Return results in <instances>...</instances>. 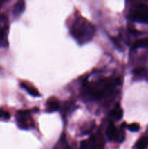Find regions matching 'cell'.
<instances>
[{
  "mask_svg": "<svg viewBox=\"0 0 148 149\" xmlns=\"http://www.w3.org/2000/svg\"><path fill=\"white\" fill-rule=\"evenodd\" d=\"M117 132L118 129L115 127V126L113 123H110L107 128L106 135H107L109 140H110V141H115L116 135H117Z\"/></svg>",
  "mask_w": 148,
  "mask_h": 149,
  "instance_id": "cell-7",
  "label": "cell"
},
{
  "mask_svg": "<svg viewBox=\"0 0 148 149\" xmlns=\"http://www.w3.org/2000/svg\"><path fill=\"white\" fill-rule=\"evenodd\" d=\"M123 114V112L121 107H120L118 104H117L114 108H113V110H112L111 113H110V116H111V118L113 120L118 121L122 119Z\"/></svg>",
  "mask_w": 148,
  "mask_h": 149,
  "instance_id": "cell-5",
  "label": "cell"
},
{
  "mask_svg": "<svg viewBox=\"0 0 148 149\" xmlns=\"http://www.w3.org/2000/svg\"><path fill=\"white\" fill-rule=\"evenodd\" d=\"M94 149H102V148H94Z\"/></svg>",
  "mask_w": 148,
  "mask_h": 149,
  "instance_id": "cell-15",
  "label": "cell"
},
{
  "mask_svg": "<svg viewBox=\"0 0 148 149\" xmlns=\"http://www.w3.org/2000/svg\"><path fill=\"white\" fill-rule=\"evenodd\" d=\"M20 86H21L22 88H23L25 90H26L27 93H28L29 95H30L31 96H33V97H39V96L41 95L37 89L35 88L33 86L30 85L28 83L21 82L20 83Z\"/></svg>",
  "mask_w": 148,
  "mask_h": 149,
  "instance_id": "cell-4",
  "label": "cell"
},
{
  "mask_svg": "<svg viewBox=\"0 0 148 149\" xmlns=\"http://www.w3.org/2000/svg\"><path fill=\"white\" fill-rule=\"evenodd\" d=\"M143 1H146V2H148V0H143Z\"/></svg>",
  "mask_w": 148,
  "mask_h": 149,
  "instance_id": "cell-14",
  "label": "cell"
},
{
  "mask_svg": "<svg viewBox=\"0 0 148 149\" xmlns=\"http://www.w3.org/2000/svg\"><path fill=\"white\" fill-rule=\"evenodd\" d=\"M124 139H125L124 131H123L122 129L118 130L117 135H116L115 141L118 143H122L123 141H124Z\"/></svg>",
  "mask_w": 148,
  "mask_h": 149,
  "instance_id": "cell-10",
  "label": "cell"
},
{
  "mask_svg": "<svg viewBox=\"0 0 148 149\" xmlns=\"http://www.w3.org/2000/svg\"><path fill=\"white\" fill-rule=\"evenodd\" d=\"M59 108V100L55 97H49L46 101V111L49 113H52L56 111H57Z\"/></svg>",
  "mask_w": 148,
  "mask_h": 149,
  "instance_id": "cell-3",
  "label": "cell"
},
{
  "mask_svg": "<svg viewBox=\"0 0 148 149\" xmlns=\"http://www.w3.org/2000/svg\"><path fill=\"white\" fill-rule=\"evenodd\" d=\"M148 46V39H142L140 40H138L137 42L133 44V47H146Z\"/></svg>",
  "mask_w": 148,
  "mask_h": 149,
  "instance_id": "cell-9",
  "label": "cell"
},
{
  "mask_svg": "<svg viewBox=\"0 0 148 149\" xmlns=\"http://www.w3.org/2000/svg\"><path fill=\"white\" fill-rule=\"evenodd\" d=\"M17 126L23 130H28L33 126V122L28 111H19L16 115Z\"/></svg>",
  "mask_w": 148,
  "mask_h": 149,
  "instance_id": "cell-2",
  "label": "cell"
},
{
  "mask_svg": "<svg viewBox=\"0 0 148 149\" xmlns=\"http://www.w3.org/2000/svg\"><path fill=\"white\" fill-rule=\"evenodd\" d=\"M148 146L147 137H142L136 142L135 147L137 149H145Z\"/></svg>",
  "mask_w": 148,
  "mask_h": 149,
  "instance_id": "cell-8",
  "label": "cell"
},
{
  "mask_svg": "<svg viewBox=\"0 0 148 149\" xmlns=\"http://www.w3.org/2000/svg\"><path fill=\"white\" fill-rule=\"evenodd\" d=\"M93 140L89 139V140H86V141H83L81 143V147L82 149H86L89 148V146H91V143H92Z\"/></svg>",
  "mask_w": 148,
  "mask_h": 149,
  "instance_id": "cell-13",
  "label": "cell"
},
{
  "mask_svg": "<svg viewBox=\"0 0 148 149\" xmlns=\"http://www.w3.org/2000/svg\"><path fill=\"white\" fill-rule=\"evenodd\" d=\"M10 118V114L8 111L0 109V119L3 120H8Z\"/></svg>",
  "mask_w": 148,
  "mask_h": 149,
  "instance_id": "cell-11",
  "label": "cell"
},
{
  "mask_svg": "<svg viewBox=\"0 0 148 149\" xmlns=\"http://www.w3.org/2000/svg\"><path fill=\"white\" fill-rule=\"evenodd\" d=\"M71 33L78 43L83 45L92 40L95 34V27L84 17H78L71 26Z\"/></svg>",
  "mask_w": 148,
  "mask_h": 149,
  "instance_id": "cell-1",
  "label": "cell"
},
{
  "mask_svg": "<svg viewBox=\"0 0 148 149\" xmlns=\"http://www.w3.org/2000/svg\"><path fill=\"white\" fill-rule=\"evenodd\" d=\"M127 128L131 132H138L140 129V126L137 123H132L128 125Z\"/></svg>",
  "mask_w": 148,
  "mask_h": 149,
  "instance_id": "cell-12",
  "label": "cell"
},
{
  "mask_svg": "<svg viewBox=\"0 0 148 149\" xmlns=\"http://www.w3.org/2000/svg\"><path fill=\"white\" fill-rule=\"evenodd\" d=\"M26 8V3L24 0H18L15 4L13 8V13L15 16H18L21 15L24 12Z\"/></svg>",
  "mask_w": 148,
  "mask_h": 149,
  "instance_id": "cell-6",
  "label": "cell"
}]
</instances>
